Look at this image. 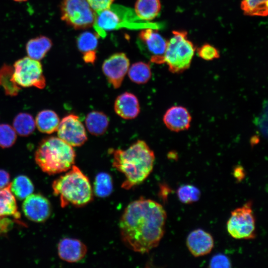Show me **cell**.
Instances as JSON below:
<instances>
[{"mask_svg": "<svg viewBox=\"0 0 268 268\" xmlns=\"http://www.w3.org/2000/svg\"><path fill=\"white\" fill-rule=\"evenodd\" d=\"M10 186L11 182L5 187L0 188V220L9 216L16 219L20 217L15 197L11 191Z\"/></svg>", "mask_w": 268, "mask_h": 268, "instance_id": "obj_17", "label": "cell"}, {"mask_svg": "<svg viewBox=\"0 0 268 268\" xmlns=\"http://www.w3.org/2000/svg\"><path fill=\"white\" fill-rule=\"evenodd\" d=\"M109 123L107 116L102 112L93 111L89 112L85 119L88 131L92 135L99 136L107 131Z\"/></svg>", "mask_w": 268, "mask_h": 268, "instance_id": "obj_19", "label": "cell"}, {"mask_svg": "<svg viewBox=\"0 0 268 268\" xmlns=\"http://www.w3.org/2000/svg\"><path fill=\"white\" fill-rule=\"evenodd\" d=\"M130 80L137 84H144L151 77V71L149 64L143 62L133 64L128 70Z\"/></svg>", "mask_w": 268, "mask_h": 268, "instance_id": "obj_25", "label": "cell"}, {"mask_svg": "<svg viewBox=\"0 0 268 268\" xmlns=\"http://www.w3.org/2000/svg\"><path fill=\"white\" fill-rule=\"evenodd\" d=\"M197 54L200 58L205 61H211L220 57L218 50L209 44H205L199 48Z\"/></svg>", "mask_w": 268, "mask_h": 268, "instance_id": "obj_32", "label": "cell"}, {"mask_svg": "<svg viewBox=\"0 0 268 268\" xmlns=\"http://www.w3.org/2000/svg\"><path fill=\"white\" fill-rule=\"evenodd\" d=\"M228 233L237 239H253L256 237V220L251 201L231 212L227 224Z\"/></svg>", "mask_w": 268, "mask_h": 268, "instance_id": "obj_7", "label": "cell"}, {"mask_svg": "<svg viewBox=\"0 0 268 268\" xmlns=\"http://www.w3.org/2000/svg\"><path fill=\"white\" fill-rule=\"evenodd\" d=\"M166 218L165 209L156 201L140 198L131 202L120 221L122 241L135 252H149L163 237Z\"/></svg>", "mask_w": 268, "mask_h": 268, "instance_id": "obj_1", "label": "cell"}, {"mask_svg": "<svg viewBox=\"0 0 268 268\" xmlns=\"http://www.w3.org/2000/svg\"><path fill=\"white\" fill-rule=\"evenodd\" d=\"M13 67L4 64L0 68V86L6 95L16 96L20 90L19 86L15 81L13 76Z\"/></svg>", "mask_w": 268, "mask_h": 268, "instance_id": "obj_23", "label": "cell"}, {"mask_svg": "<svg viewBox=\"0 0 268 268\" xmlns=\"http://www.w3.org/2000/svg\"><path fill=\"white\" fill-rule=\"evenodd\" d=\"M75 158L72 146L55 136L43 139L35 153L36 164L49 175L68 171L74 165Z\"/></svg>", "mask_w": 268, "mask_h": 268, "instance_id": "obj_3", "label": "cell"}, {"mask_svg": "<svg viewBox=\"0 0 268 268\" xmlns=\"http://www.w3.org/2000/svg\"><path fill=\"white\" fill-rule=\"evenodd\" d=\"M115 0H87L89 4L95 12L110 8Z\"/></svg>", "mask_w": 268, "mask_h": 268, "instance_id": "obj_34", "label": "cell"}, {"mask_svg": "<svg viewBox=\"0 0 268 268\" xmlns=\"http://www.w3.org/2000/svg\"><path fill=\"white\" fill-rule=\"evenodd\" d=\"M61 18L75 29H84L93 26L96 12L87 0H62Z\"/></svg>", "mask_w": 268, "mask_h": 268, "instance_id": "obj_6", "label": "cell"}, {"mask_svg": "<svg viewBox=\"0 0 268 268\" xmlns=\"http://www.w3.org/2000/svg\"><path fill=\"white\" fill-rule=\"evenodd\" d=\"M114 110L120 117L127 120L135 118L139 114L140 107L137 98L134 94L125 92L116 98Z\"/></svg>", "mask_w": 268, "mask_h": 268, "instance_id": "obj_15", "label": "cell"}, {"mask_svg": "<svg viewBox=\"0 0 268 268\" xmlns=\"http://www.w3.org/2000/svg\"><path fill=\"white\" fill-rule=\"evenodd\" d=\"M57 131L59 137L72 146H81L87 140L83 125L74 114L64 117L60 122Z\"/></svg>", "mask_w": 268, "mask_h": 268, "instance_id": "obj_9", "label": "cell"}, {"mask_svg": "<svg viewBox=\"0 0 268 268\" xmlns=\"http://www.w3.org/2000/svg\"><path fill=\"white\" fill-rule=\"evenodd\" d=\"M52 189L54 194L59 197L62 207L69 204L82 206L90 202L93 198L88 178L74 165L53 182Z\"/></svg>", "mask_w": 268, "mask_h": 268, "instance_id": "obj_4", "label": "cell"}, {"mask_svg": "<svg viewBox=\"0 0 268 268\" xmlns=\"http://www.w3.org/2000/svg\"><path fill=\"white\" fill-rule=\"evenodd\" d=\"M60 258L69 263H76L82 260L87 252L86 245L78 239L65 238L58 246Z\"/></svg>", "mask_w": 268, "mask_h": 268, "instance_id": "obj_14", "label": "cell"}, {"mask_svg": "<svg viewBox=\"0 0 268 268\" xmlns=\"http://www.w3.org/2000/svg\"><path fill=\"white\" fill-rule=\"evenodd\" d=\"M113 166L123 173L122 188L129 190L142 183L153 168L155 155L147 143L138 140L126 150L112 149Z\"/></svg>", "mask_w": 268, "mask_h": 268, "instance_id": "obj_2", "label": "cell"}, {"mask_svg": "<svg viewBox=\"0 0 268 268\" xmlns=\"http://www.w3.org/2000/svg\"><path fill=\"white\" fill-rule=\"evenodd\" d=\"M234 177L238 180H241L244 177V171L243 168L241 166H237L234 171Z\"/></svg>", "mask_w": 268, "mask_h": 268, "instance_id": "obj_37", "label": "cell"}, {"mask_svg": "<svg viewBox=\"0 0 268 268\" xmlns=\"http://www.w3.org/2000/svg\"><path fill=\"white\" fill-rule=\"evenodd\" d=\"M10 176L6 171L0 169V188L6 186L9 182Z\"/></svg>", "mask_w": 268, "mask_h": 268, "instance_id": "obj_35", "label": "cell"}, {"mask_svg": "<svg viewBox=\"0 0 268 268\" xmlns=\"http://www.w3.org/2000/svg\"><path fill=\"white\" fill-rule=\"evenodd\" d=\"M139 41L152 55L151 57L163 56L165 52L167 41L156 30L146 28L138 34Z\"/></svg>", "mask_w": 268, "mask_h": 268, "instance_id": "obj_16", "label": "cell"}, {"mask_svg": "<svg viewBox=\"0 0 268 268\" xmlns=\"http://www.w3.org/2000/svg\"><path fill=\"white\" fill-rule=\"evenodd\" d=\"M96 51H91L83 54V59L86 63L94 64L96 59Z\"/></svg>", "mask_w": 268, "mask_h": 268, "instance_id": "obj_36", "label": "cell"}, {"mask_svg": "<svg viewBox=\"0 0 268 268\" xmlns=\"http://www.w3.org/2000/svg\"><path fill=\"white\" fill-rule=\"evenodd\" d=\"M35 121L30 114L20 113L14 118L13 127L15 132L22 136L30 135L35 130Z\"/></svg>", "mask_w": 268, "mask_h": 268, "instance_id": "obj_24", "label": "cell"}, {"mask_svg": "<svg viewBox=\"0 0 268 268\" xmlns=\"http://www.w3.org/2000/svg\"><path fill=\"white\" fill-rule=\"evenodd\" d=\"M52 46V42L48 37L40 36L29 40L26 45L28 57L38 61L43 59Z\"/></svg>", "mask_w": 268, "mask_h": 268, "instance_id": "obj_18", "label": "cell"}, {"mask_svg": "<svg viewBox=\"0 0 268 268\" xmlns=\"http://www.w3.org/2000/svg\"><path fill=\"white\" fill-rule=\"evenodd\" d=\"M13 78L20 86H34L43 89L46 86L42 65L39 61L25 57L16 61L13 66Z\"/></svg>", "mask_w": 268, "mask_h": 268, "instance_id": "obj_8", "label": "cell"}, {"mask_svg": "<svg viewBox=\"0 0 268 268\" xmlns=\"http://www.w3.org/2000/svg\"><path fill=\"white\" fill-rule=\"evenodd\" d=\"M172 33L161 63L167 65L170 72L179 73L189 68L196 48L188 39L187 31L174 30Z\"/></svg>", "mask_w": 268, "mask_h": 268, "instance_id": "obj_5", "label": "cell"}, {"mask_svg": "<svg viewBox=\"0 0 268 268\" xmlns=\"http://www.w3.org/2000/svg\"><path fill=\"white\" fill-rule=\"evenodd\" d=\"M177 197L181 202L190 204L198 201L201 197L200 190L194 185H183L177 191Z\"/></svg>", "mask_w": 268, "mask_h": 268, "instance_id": "obj_30", "label": "cell"}, {"mask_svg": "<svg viewBox=\"0 0 268 268\" xmlns=\"http://www.w3.org/2000/svg\"><path fill=\"white\" fill-rule=\"evenodd\" d=\"M10 190L15 197L22 200L33 193L34 186L27 176L20 175L11 182Z\"/></svg>", "mask_w": 268, "mask_h": 268, "instance_id": "obj_26", "label": "cell"}, {"mask_svg": "<svg viewBox=\"0 0 268 268\" xmlns=\"http://www.w3.org/2000/svg\"><path fill=\"white\" fill-rule=\"evenodd\" d=\"M209 264L210 268L231 267V263L228 257L222 254L215 255L212 257Z\"/></svg>", "mask_w": 268, "mask_h": 268, "instance_id": "obj_33", "label": "cell"}, {"mask_svg": "<svg viewBox=\"0 0 268 268\" xmlns=\"http://www.w3.org/2000/svg\"><path fill=\"white\" fill-rule=\"evenodd\" d=\"M16 139V132L11 126L0 124V147L8 148L12 146Z\"/></svg>", "mask_w": 268, "mask_h": 268, "instance_id": "obj_31", "label": "cell"}, {"mask_svg": "<svg viewBox=\"0 0 268 268\" xmlns=\"http://www.w3.org/2000/svg\"><path fill=\"white\" fill-rule=\"evenodd\" d=\"M268 1V0H242L241 8L247 15L266 16Z\"/></svg>", "mask_w": 268, "mask_h": 268, "instance_id": "obj_28", "label": "cell"}, {"mask_svg": "<svg viewBox=\"0 0 268 268\" xmlns=\"http://www.w3.org/2000/svg\"><path fill=\"white\" fill-rule=\"evenodd\" d=\"M15 1H16V2H23V1H25L27 0H13Z\"/></svg>", "mask_w": 268, "mask_h": 268, "instance_id": "obj_38", "label": "cell"}, {"mask_svg": "<svg viewBox=\"0 0 268 268\" xmlns=\"http://www.w3.org/2000/svg\"><path fill=\"white\" fill-rule=\"evenodd\" d=\"M94 26L98 32L110 31L117 29L121 23V20L117 13L110 8L96 12ZM100 33L99 34H100Z\"/></svg>", "mask_w": 268, "mask_h": 268, "instance_id": "obj_21", "label": "cell"}, {"mask_svg": "<svg viewBox=\"0 0 268 268\" xmlns=\"http://www.w3.org/2000/svg\"><path fill=\"white\" fill-rule=\"evenodd\" d=\"M161 6L160 0H136L134 11L138 17L150 21L159 14Z\"/></svg>", "mask_w": 268, "mask_h": 268, "instance_id": "obj_22", "label": "cell"}, {"mask_svg": "<svg viewBox=\"0 0 268 268\" xmlns=\"http://www.w3.org/2000/svg\"><path fill=\"white\" fill-rule=\"evenodd\" d=\"M186 245L192 255L199 257L210 253L214 247V240L210 233L201 229H197L189 233Z\"/></svg>", "mask_w": 268, "mask_h": 268, "instance_id": "obj_12", "label": "cell"}, {"mask_svg": "<svg viewBox=\"0 0 268 268\" xmlns=\"http://www.w3.org/2000/svg\"><path fill=\"white\" fill-rule=\"evenodd\" d=\"M22 210L29 220L41 222L49 217L51 207L48 200L43 196L31 194L23 201Z\"/></svg>", "mask_w": 268, "mask_h": 268, "instance_id": "obj_11", "label": "cell"}, {"mask_svg": "<svg viewBox=\"0 0 268 268\" xmlns=\"http://www.w3.org/2000/svg\"><path fill=\"white\" fill-rule=\"evenodd\" d=\"M35 125L43 133L51 134L57 131L60 119L57 113L51 110H44L38 113Z\"/></svg>", "mask_w": 268, "mask_h": 268, "instance_id": "obj_20", "label": "cell"}, {"mask_svg": "<svg viewBox=\"0 0 268 268\" xmlns=\"http://www.w3.org/2000/svg\"><path fill=\"white\" fill-rule=\"evenodd\" d=\"M130 67V61L124 53H115L103 62L102 69L114 88H119Z\"/></svg>", "mask_w": 268, "mask_h": 268, "instance_id": "obj_10", "label": "cell"}, {"mask_svg": "<svg viewBox=\"0 0 268 268\" xmlns=\"http://www.w3.org/2000/svg\"><path fill=\"white\" fill-rule=\"evenodd\" d=\"M192 117L188 110L181 106L169 108L164 114L163 121L170 131L179 132L188 130L191 125Z\"/></svg>", "mask_w": 268, "mask_h": 268, "instance_id": "obj_13", "label": "cell"}, {"mask_svg": "<svg viewBox=\"0 0 268 268\" xmlns=\"http://www.w3.org/2000/svg\"><path fill=\"white\" fill-rule=\"evenodd\" d=\"M113 190V180L107 173L101 172L95 177L94 182L93 191L98 197H108Z\"/></svg>", "mask_w": 268, "mask_h": 268, "instance_id": "obj_27", "label": "cell"}, {"mask_svg": "<svg viewBox=\"0 0 268 268\" xmlns=\"http://www.w3.org/2000/svg\"><path fill=\"white\" fill-rule=\"evenodd\" d=\"M78 50L83 54L91 51H96L98 44L97 34L85 31L79 34L76 40Z\"/></svg>", "mask_w": 268, "mask_h": 268, "instance_id": "obj_29", "label": "cell"}]
</instances>
